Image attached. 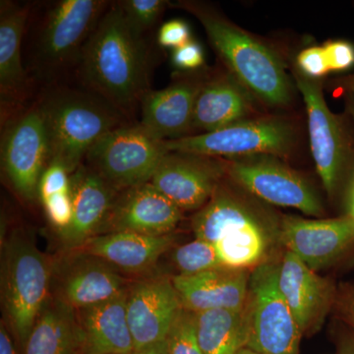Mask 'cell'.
Instances as JSON below:
<instances>
[{
    "instance_id": "obj_1",
    "label": "cell",
    "mask_w": 354,
    "mask_h": 354,
    "mask_svg": "<svg viewBox=\"0 0 354 354\" xmlns=\"http://www.w3.org/2000/svg\"><path fill=\"white\" fill-rule=\"evenodd\" d=\"M152 53L118 1L111 2L84 46L75 73L84 90L129 118L150 92Z\"/></svg>"
},
{
    "instance_id": "obj_2",
    "label": "cell",
    "mask_w": 354,
    "mask_h": 354,
    "mask_svg": "<svg viewBox=\"0 0 354 354\" xmlns=\"http://www.w3.org/2000/svg\"><path fill=\"white\" fill-rule=\"evenodd\" d=\"M111 2L106 0H58L31 14L28 75L46 88L75 72L84 46Z\"/></svg>"
},
{
    "instance_id": "obj_3",
    "label": "cell",
    "mask_w": 354,
    "mask_h": 354,
    "mask_svg": "<svg viewBox=\"0 0 354 354\" xmlns=\"http://www.w3.org/2000/svg\"><path fill=\"white\" fill-rule=\"evenodd\" d=\"M204 27L228 72L255 99L270 106H286L292 95V84L281 58L266 44L198 2H180Z\"/></svg>"
},
{
    "instance_id": "obj_4",
    "label": "cell",
    "mask_w": 354,
    "mask_h": 354,
    "mask_svg": "<svg viewBox=\"0 0 354 354\" xmlns=\"http://www.w3.org/2000/svg\"><path fill=\"white\" fill-rule=\"evenodd\" d=\"M195 239L215 246L223 267L248 270L264 263L272 230V216L223 185L192 218Z\"/></svg>"
},
{
    "instance_id": "obj_5",
    "label": "cell",
    "mask_w": 354,
    "mask_h": 354,
    "mask_svg": "<svg viewBox=\"0 0 354 354\" xmlns=\"http://www.w3.org/2000/svg\"><path fill=\"white\" fill-rule=\"evenodd\" d=\"M38 101L48 129L50 160H59L71 174L102 136L128 123L127 116L86 90L55 86Z\"/></svg>"
},
{
    "instance_id": "obj_6",
    "label": "cell",
    "mask_w": 354,
    "mask_h": 354,
    "mask_svg": "<svg viewBox=\"0 0 354 354\" xmlns=\"http://www.w3.org/2000/svg\"><path fill=\"white\" fill-rule=\"evenodd\" d=\"M1 257L2 309L7 325L25 351L32 328L50 299L53 265L20 228L6 239Z\"/></svg>"
},
{
    "instance_id": "obj_7",
    "label": "cell",
    "mask_w": 354,
    "mask_h": 354,
    "mask_svg": "<svg viewBox=\"0 0 354 354\" xmlns=\"http://www.w3.org/2000/svg\"><path fill=\"white\" fill-rule=\"evenodd\" d=\"M279 266L264 262L250 272L241 311L243 348L261 354H298L304 334L279 290Z\"/></svg>"
},
{
    "instance_id": "obj_8",
    "label": "cell",
    "mask_w": 354,
    "mask_h": 354,
    "mask_svg": "<svg viewBox=\"0 0 354 354\" xmlns=\"http://www.w3.org/2000/svg\"><path fill=\"white\" fill-rule=\"evenodd\" d=\"M167 152L164 140L141 123H127L102 136L84 164L121 192L150 183Z\"/></svg>"
},
{
    "instance_id": "obj_9",
    "label": "cell",
    "mask_w": 354,
    "mask_h": 354,
    "mask_svg": "<svg viewBox=\"0 0 354 354\" xmlns=\"http://www.w3.org/2000/svg\"><path fill=\"white\" fill-rule=\"evenodd\" d=\"M297 132L283 118H262L234 123L220 130L165 141L167 151L232 160L253 156L283 157L292 151Z\"/></svg>"
},
{
    "instance_id": "obj_10",
    "label": "cell",
    "mask_w": 354,
    "mask_h": 354,
    "mask_svg": "<svg viewBox=\"0 0 354 354\" xmlns=\"http://www.w3.org/2000/svg\"><path fill=\"white\" fill-rule=\"evenodd\" d=\"M1 169L25 201L38 198L39 179L50 162L48 129L39 101L2 122Z\"/></svg>"
},
{
    "instance_id": "obj_11",
    "label": "cell",
    "mask_w": 354,
    "mask_h": 354,
    "mask_svg": "<svg viewBox=\"0 0 354 354\" xmlns=\"http://www.w3.org/2000/svg\"><path fill=\"white\" fill-rule=\"evenodd\" d=\"M227 176L263 201L297 209L305 215H323L322 202L313 186L278 157L259 155L228 160Z\"/></svg>"
},
{
    "instance_id": "obj_12",
    "label": "cell",
    "mask_w": 354,
    "mask_h": 354,
    "mask_svg": "<svg viewBox=\"0 0 354 354\" xmlns=\"http://www.w3.org/2000/svg\"><path fill=\"white\" fill-rule=\"evenodd\" d=\"M295 78L306 106L310 147L317 172L328 194L333 196L353 156L351 140L342 118L328 108L320 83L299 71L295 72Z\"/></svg>"
},
{
    "instance_id": "obj_13",
    "label": "cell",
    "mask_w": 354,
    "mask_h": 354,
    "mask_svg": "<svg viewBox=\"0 0 354 354\" xmlns=\"http://www.w3.org/2000/svg\"><path fill=\"white\" fill-rule=\"evenodd\" d=\"M227 165L223 158L169 151L150 183L181 211L200 209L227 176Z\"/></svg>"
},
{
    "instance_id": "obj_14",
    "label": "cell",
    "mask_w": 354,
    "mask_h": 354,
    "mask_svg": "<svg viewBox=\"0 0 354 354\" xmlns=\"http://www.w3.org/2000/svg\"><path fill=\"white\" fill-rule=\"evenodd\" d=\"M32 6L11 0L0 2V102L4 122L29 99L34 85L23 58V43Z\"/></svg>"
},
{
    "instance_id": "obj_15",
    "label": "cell",
    "mask_w": 354,
    "mask_h": 354,
    "mask_svg": "<svg viewBox=\"0 0 354 354\" xmlns=\"http://www.w3.org/2000/svg\"><path fill=\"white\" fill-rule=\"evenodd\" d=\"M53 265L57 297L75 310L113 300L127 292V279L106 261L80 250Z\"/></svg>"
},
{
    "instance_id": "obj_16",
    "label": "cell",
    "mask_w": 354,
    "mask_h": 354,
    "mask_svg": "<svg viewBox=\"0 0 354 354\" xmlns=\"http://www.w3.org/2000/svg\"><path fill=\"white\" fill-rule=\"evenodd\" d=\"M183 308L171 279H147L129 286L127 319L134 351L167 339Z\"/></svg>"
},
{
    "instance_id": "obj_17",
    "label": "cell",
    "mask_w": 354,
    "mask_h": 354,
    "mask_svg": "<svg viewBox=\"0 0 354 354\" xmlns=\"http://www.w3.org/2000/svg\"><path fill=\"white\" fill-rule=\"evenodd\" d=\"M279 234L288 251L316 272L353 245L354 220L349 216L327 220L286 216L279 221Z\"/></svg>"
},
{
    "instance_id": "obj_18",
    "label": "cell",
    "mask_w": 354,
    "mask_h": 354,
    "mask_svg": "<svg viewBox=\"0 0 354 354\" xmlns=\"http://www.w3.org/2000/svg\"><path fill=\"white\" fill-rule=\"evenodd\" d=\"M176 205L150 183L118 193L101 234L132 232L151 236L171 234L183 216Z\"/></svg>"
},
{
    "instance_id": "obj_19",
    "label": "cell",
    "mask_w": 354,
    "mask_h": 354,
    "mask_svg": "<svg viewBox=\"0 0 354 354\" xmlns=\"http://www.w3.org/2000/svg\"><path fill=\"white\" fill-rule=\"evenodd\" d=\"M204 79L178 77L162 90H151L141 102L140 123L158 138H183L192 132L195 102Z\"/></svg>"
},
{
    "instance_id": "obj_20",
    "label": "cell",
    "mask_w": 354,
    "mask_h": 354,
    "mask_svg": "<svg viewBox=\"0 0 354 354\" xmlns=\"http://www.w3.org/2000/svg\"><path fill=\"white\" fill-rule=\"evenodd\" d=\"M279 286L302 334L318 329L332 302L329 281L286 251L279 266Z\"/></svg>"
},
{
    "instance_id": "obj_21",
    "label": "cell",
    "mask_w": 354,
    "mask_h": 354,
    "mask_svg": "<svg viewBox=\"0 0 354 354\" xmlns=\"http://www.w3.org/2000/svg\"><path fill=\"white\" fill-rule=\"evenodd\" d=\"M118 193L84 162L72 174L73 218L68 228L59 232L67 248L76 250L101 234Z\"/></svg>"
},
{
    "instance_id": "obj_22",
    "label": "cell",
    "mask_w": 354,
    "mask_h": 354,
    "mask_svg": "<svg viewBox=\"0 0 354 354\" xmlns=\"http://www.w3.org/2000/svg\"><path fill=\"white\" fill-rule=\"evenodd\" d=\"M250 272L221 267L192 276L177 274L171 281L183 308L195 313L211 310L241 311Z\"/></svg>"
},
{
    "instance_id": "obj_23",
    "label": "cell",
    "mask_w": 354,
    "mask_h": 354,
    "mask_svg": "<svg viewBox=\"0 0 354 354\" xmlns=\"http://www.w3.org/2000/svg\"><path fill=\"white\" fill-rule=\"evenodd\" d=\"M251 97L230 72L204 79L195 102L192 132H214L246 120L252 111Z\"/></svg>"
},
{
    "instance_id": "obj_24",
    "label": "cell",
    "mask_w": 354,
    "mask_h": 354,
    "mask_svg": "<svg viewBox=\"0 0 354 354\" xmlns=\"http://www.w3.org/2000/svg\"><path fill=\"white\" fill-rule=\"evenodd\" d=\"M174 242L172 234L151 236L132 232H109L93 237L76 250L101 258L115 269L139 272L152 268Z\"/></svg>"
},
{
    "instance_id": "obj_25",
    "label": "cell",
    "mask_w": 354,
    "mask_h": 354,
    "mask_svg": "<svg viewBox=\"0 0 354 354\" xmlns=\"http://www.w3.org/2000/svg\"><path fill=\"white\" fill-rule=\"evenodd\" d=\"M127 301V292L104 304L76 310L82 330L84 354L134 353Z\"/></svg>"
},
{
    "instance_id": "obj_26",
    "label": "cell",
    "mask_w": 354,
    "mask_h": 354,
    "mask_svg": "<svg viewBox=\"0 0 354 354\" xmlns=\"http://www.w3.org/2000/svg\"><path fill=\"white\" fill-rule=\"evenodd\" d=\"M25 354H84L77 311L57 297L46 302L32 328Z\"/></svg>"
},
{
    "instance_id": "obj_27",
    "label": "cell",
    "mask_w": 354,
    "mask_h": 354,
    "mask_svg": "<svg viewBox=\"0 0 354 354\" xmlns=\"http://www.w3.org/2000/svg\"><path fill=\"white\" fill-rule=\"evenodd\" d=\"M241 311L197 313L198 337L204 354H236L243 348Z\"/></svg>"
},
{
    "instance_id": "obj_28",
    "label": "cell",
    "mask_w": 354,
    "mask_h": 354,
    "mask_svg": "<svg viewBox=\"0 0 354 354\" xmlns=\"http://www.w3.org/2000/svg\"><path fill=\"white\" fill-rule=\"evenodd\" d=\"M172 260L178 274L183 276H192L223 267L214 244L197 239L176 248Z\"/></svg>"
},
{
    "instance_id": "obj_29",
    "label": "cell",
    "mask_w": 354,
    "mask_h": 354,
    "mask_svg": "<svg viewBox=\"0 0 354 354\" xmlns=\"http://www.w3.org/2000/svg\"><path fill=\"white\" fill-rule=\"evenodd\" d=\"M167 342L169 354H204L198 337L197 313L181 309Z\"/></svg>"
},
{
    "instance_id": "obj_30",
    "label": "cell",
    "mask_w": 354,
    "mask_h": 354,
    "mask_svg": "<svg viewBox=\"0 0 354 354\" xmlns=\"http://www.w3.org/2000/svg\"><path fill=\"white\" fill-rule=\"evenodd\" d=\"M118 3L133 29L145 36L169 6L165 0H123Z\"/></svg>"
},
{
    "instance_id": "obj_31",
    "label": "cell",
    "mask_w": 354,
    "mask_h": 354,
    "mask_svg": "<svg viewBox=\"0 0 354 354\" xmlns=\"http://www.w3.org/2000/svg\"><path fill=\"white\" fill-rule=\"evenodd\" d=\"M171 65L180 73L192 74L205 65V50L202 44L191 39L183 46L172 50Z\"/></svg>"
},
{
    "instance_id": "obj_32",
    "label": "cell",
    "mask_w": 354,
    "mask_h": 354,
    "mask_svg": "<svg viewBox=\"0 0 354 354\" xmlns=\"http://www.w3.org/2000/svg\"><path fill=\"white\" fill-rule=\"evenodd\" d=\"M297 64L302 75L313 80L327 75L330 72L323 46H310L300 51L297 55Z\"/></svg>"
},
{
    "instance_id": "obj_33",
    "label": "cell",
    "mask_w": 354,
    "mask_h": 354,
    "mask_svg": "<svg viewBox=\"0 0 354 354\" xmlns=\"http://www.w3.org/2000/svg\"><path fill=\"white\" fill-rule=\"evenodd\" d=\"M190 26L183 19H172L160 26L157 41L160 48L172 50L191 41Z\"/></svg>"
},
{
    "instance_id": "obj_34",
    "label": "cell",
    "mask_w": 354,
    "mask_h": 354,
    "mask_svg": "<svg viewBox=\"0 0 354 354\" xmlns=\"http://www.w3.org/2000/svg\"><path fill=\"white\" fill-rule=\"evenodd\" d=\"M330 72H342L354 66V46L348 41H328L323 46Z\"/></svg>"
},
{
    "instance_id": "obj_35",
    "label": "cell",
    "mask_w": 354,
    "mask_h": 354,
    "mask_svg": "<svg viewBox=\"0 0 354 354\" xmlns=\"http://www.w3.org/2000/svg\"><path fill=\"white\" fill-rule=\"evenodd\" d=\"M0 354H18L15 344L3 322L0 327Z\"/></svg>"
},
{
    "instance_id": "obj_36",
    "label": "cell",
    "mask_w": 354,
    "mask_h": 354,
    "mask_svg": "<svg viewBox=\"0 0 354 354\" xmlns=\"http://www.w3.org/2000/svg\"><path fill=\"white\" fill-rule=\"evenodd\" d=\"M133 354H169V346H167V339L147 346L145 348L139 349L134 351Z\"/></svg>"
},
{
    "instance_id": "obj_37",
    "label": "cell",
    "mask_w": 354,
    "mask_h": 354,
    "mask_svg": "<svg viewBox=\"0 0 354 354\" xmlns=\"http://www.w3.org/2000/svg\"><path fill=\"white\" fill-rule=\"evenodd\" d=\"M342 90L348 92L349 95H354V75L344 77L337 81Z\"/></svg>"
},
{
    "instance_id": "obj_38",
    "label": "cell",
    "mask_w": 354,
    "mask_h": 354,
    "mask_svg": "<svg viewBox=\"0 0 354 354\" xmlns=\"http://www.w3.org/2000/svg\"><path fill=\"white\" fill-rule=\"evenodd\" d=\"M351 104H349V109H351V113L353 114V118L354 120V95H351ZM348 209H349V216L354 220V183L353 185V188H351V195H349V202H348Z\"/></svg>"
},
{
    "instance_id": "obj_39",
    "label": "cell",
    "mask_w": 354,
    "mask_h": 354,
    "mask_svg": "<svg viewBox=\"0 0 354 354\" xmlns=\"http://www.w3.org/2000/svg\"><path fill=\"white\" fill-rule=\"evenodd\" d=\"M236 354H261L259 353H256V351H252V349L248 348H241L237 351Z\"/></svg>"
},
{
    "instance_id": "obj_40",
    "label": "cell",
    "mask_w": 354,
    "mask_h": 354,
    "mask_svg": "<svg viewBox=\"0 0 354 354\" xmlns=\"http://www.w3.org/2000/svg\"><path fill=\"white\" fill-rule=\"evenodd\" d=\"M349 315H351V319L354 324V300L351 302V304L349 305Z\"/></svg>"
},
{
    "instance_id": "obj_41",
    "label": "cell",
    "mask_w": 354,
    "mask_h": 354,
    "mask_svg": "<svg viewBox=\"0 0 354 354\" xmlns=\"http://www.w3.org/2000/svg\"><path fill=\"white\" fill-rule=\"evenodd\" d=\"M346 354H354V342L349 344L348 348L346 349Z\"/></svg>"
}]
</instances>
